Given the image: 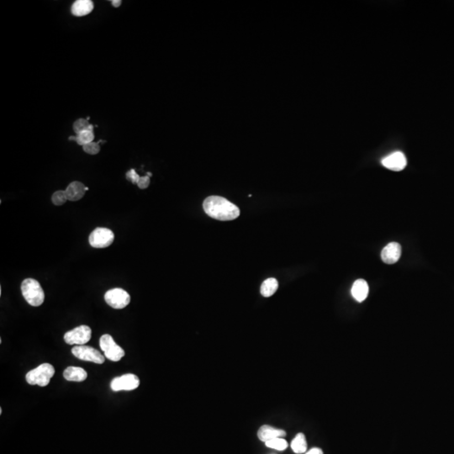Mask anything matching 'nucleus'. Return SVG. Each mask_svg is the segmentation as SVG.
<instances>
[{"mask_svg": "<svg viewBox=\"0 0 454 454\" xmlns=\"http://www.w3.org/2000/svg\"><path fill=\"white\" fill-rule=\"evenodd\" d=\"M21 292L27 303L32 306H40L45 300V293L40 283L34 279H26L21 284Z\"/></svg>", "mask_w": 454, "mask_h": 454, "instance_id": "f03ea898", "label": "nucleus"}, {"mask_svg": "<svg viewBox=\"0 0 454 454\" xmlns=\"http://www.w3.org/2000/svg\"><path fill=\"white\" fill-rule=\"evenodd\" d=\"M121 3H122V2H121V0H112V1H111L112 5L114 6V7H115V8H118V7H120V6H121Z\"/></svg>", "mask_w": 454, "mask_h": 454, "instance_id": "bb28decb", "label": "nucleus"}, {"mask_svg": "<svg viewBox=\"0 0 454 454\" xmlns=\"http://www.w3.org/2000/svg\"><path fill=\"white\" fill-rule=\"evenodd\" d=\"M382 164L384 167L388 169L399 172L405 168L407 164V161H406V158L404 155V153L395 152L384 158L382 160Z\"/></svg>", "mask_w": 454, "mask_h": 454, "instance_id": "9d476101", "label": "nucleus"}, {"mask_svg": "<svg viewBox=\"0 0 454 454\" xmlns=\"http://www.w3.org/2000/svg\"><path fill=\"white\" fill-rule=\"evenodd\" d=\"M265 445L269 449H275L278 451H284L288 448V443L283 437H279V438L268 441L267 443H265Z\"/></svg>", "mask_w": 454, "mask_h": 454, "instance_id": "412c9836", "label": "nucleus"}, {"mask_svg": "<svg viewBox=\"0 0 454 454\" xmlns=\"http://www.w3.org/2000/svg\"><path fill=\"white\" fill-rule=\"evenodd\" d=\"M291 449L297 454L305 453L307 450V442L305 435L303 433L297 434L291 443Z\"/></svg>", "mask_w": 454, "mask_h": 454, "instance_id": "a211bd4d", "label": "nucleus"}, {"mask_svg": "<svg viewBox=\"0 0 454 454\" xmlns=\"http://www.w3.org/2000/svg\"><path fill=\"white\" fill-rule=\"evenodd\" d=\"M104 300L110 307L121 310L129 305L130 296L127 291L120 288H115L107 291L104 294Z\"/></svg>", "mask_w": 454, "mask_h": 454, "instance_id": "0eeeda50", "label": "nucleus"}, {"mask_svg": "<svg viewBox=\"0 0 454 454\" xmlns=\"http://www.w3.org/2000/svg\"><path fill=\"white\" fill-rule=\"evenodd\" d=\"M94 139H95V133H94V130H86V131H84V132L80 133V134H78V135H75V136H70L69 140L71 141H75L78 145L80 146H83L84 147V145L86 144L90 143V142H93L94 141Z\"/></svg>", "mask_w": 454, "mask_h": 454, "instance_id": "6ab92c4d", "label": "nucleus"}, {"mask_svg": "<svg viewBox=\"0 0 454 454\" xmlns=\"http://www.w3.org/2000/svg\"><path fill=\"white\" fill-rule=\"evenodd\" d=\"M139 385L140 380L138 377L135 374H127L113 379L110 383V388L115 392L121 390L130 391L138 388Z\"/></svg>", "mask_w": 454, "mask_h": 454, "instance_id": "1a4fd4ad", "label": "nucleus"}, {"mask_svg": "<svg viewBox=\"0 0 454 454\" xmlns=\"http://www.w3.org/2000/svg\"><path fill=\"white\" fill-rule=\"evenodd\" d=\"M67 199L70 201H78L84 197L86 192V186L80 182L74 181L67 186L66 190Z\"/></svg>", "mask_w": 454, "mask_h": 454, "instance_id": "ddd939ff", "label": "nucleus"}, {"mask_svg": "<svg viewBox=\"0 0 454 454\" xmlns=\"http://www.w3.org/2000/svg\"><path fill=\"white\" fill-rule=\"evenodd\" d=\"M115 235L112 230L104 227H98L89 235V244L95 248H105L112 244Z\"/></svg>", "mask_w": 454, "mask_h": 454, "instance_id": "423d86ee", "label": "nucleus"}, {"mask_svg": "<svg viewBox=\"0 0 454 454\" xmlns=\"http://www.w3.org/2000/svg\"><path fill=\"white\" fill-rule=\"evenodd\" d=\"M279 288V283L277 279H267L265 280L261 286V293L262 296L270 297L273 295Z\"/></svg>", "mask_w": 454, "mask_h": 454, "instance_id": "f3484780", "label": "nucleus"}, {"mask_svg": "<svg viewBox=\"0 0 454 454\" xmlns=\"http://www.w3.org/2000/svg\"><path fill=\"white\" fill-rule=\"evenodd\" d=\"M93 129H94V127L89 123L88 120H85V119H78L73 124V130L76 133V135L86 131V130H93Z\"/></svg>", "mask_w": 454, "mask_h": 454, "instance_id": "aec40b11", "label": "nucleus"}, {"mask_svg": "<svg viewBox=\"0 0 454 454\" xmlns=\"http://www.w3.org/2000/svg\"><path fill=\"white\" fill-rule=\"evenodd\" d=\"M55 374V368L50 363H43L38 366L26 374L27 383L31 385H39L45 387L49 385L50 380Z\"/></svg>", "mask_w": 454, "mask_h": 454, "instance_id": "7ed1b4c3", "label": "nucleus"}, {"mask_svg": "<svg viewBox=\"0 0 454 454\" xmlns=\"http://www.w3.org/2000/svg\"><path fill=\"white\" fill-rule=\"evenodd\" d=\"M140 176L138 175V173L135 172V169H130L129 172H127V180L130 182H131L132 184H137L139 180H140Z\"/></svg>", "mask_w": 454, "mask_h": 454, "instance_id": "b1692460", "label": "nucleus"}, {"mask_svg": "<svg viewBox=\"0 0 454 454\" xmlns=\"http://www.w3.org/2000/svg\"><path fill=\"white\" fill-rule=\"evenodd\" d=\"M368 283L363 279H357L352 287V295L357 301L362 302L368 297Z\"/></svg>", "mask_w": 454, "mask_h": 454, "instance_id": "2eb2a0df", "label": "nucleus"}, {"mask_svg": "<svg viewBox=\"0 0 454 454\" xmlns=\"http://www.w3.org/2000/svg\"><path fill=\"white\" fill-rule=\"evenodd\" d=\"M149 184L150 177L147 175L140 178V180H139L138 183H137V186H138L139 189H141V190H145V189L148 188Z\"/></svg>", "mask_w": 454, "mask_h": 454, "instance_id": "393cba45", "label": "nucleus"}, {"mask_svg": "<svg viewBox=\"0 0 454 454\" xmlns=\"http://www.w3.org/2000/svg\"><path fill=\"white\" fill-rule=\"evenodd\" d=\"M2 412H3V411H2V408H0V414H2Z\"/></svg>", "mask_w": 454, "mask_h": 454, "instance_id": "cd10ccee", "label": "nucleus"}, {"mask_svg": "<svg viewBox=\"0 0 454 454\" xmlns=\"http://www.w3.org/2000/svg\"><path fill=\"white\" fill-rule=\"evenodd\" d=\"M203 208L208 216L218 221H232L240 216V210L236 205L220 196L205 198Z\"/></svg>", "mask_w": 454, "mask_h": 454, "instance_id": "f257e3e1", "label": "nucleus"}, {"mask_svg": "<svg viewBox=\"0 0 454 454\" xmlns=\"http://www.w3.org/2000/svg\"><path fill=\"white\" fill-rule=\"evenodd\" d=\"M83 149H84L85 153H88L89 155H96L99 153L100 151V147H99V143H96V142H90V143L86 144L84 145L83 147Z\"/></svg>", "mask_w": 454, "mask_h": 454, "instance_id": "5701e85b", "label": "nucleus"}, {"mask_svg": "<svg viewBox=\"0 0 454 454\" xmlns=\"http://www.w3.org/2000/svg\"><path fill=\"white\" fill-rule=\"evenodd\" d=\"M67 200H68V199H67V196H66V192H65V191H63V190L57 191V192H55L54 194L52 195V203H53L55 205H57V206L63 205V204H65Z\"/></svg>", "mask_w": 454, "mask_h": 454, "instance_id": "4be33fe9", "label": "nucleus"}, {"mask_svg": "<svg viewBox=\"0 0 454 454\" xmlns=\"http://www.w3.org/2000/svg\"><path fill=\"white\" fill-rule=\"evenodd\" d=\"M401 256V247L397 242H391L383 249L381 259L387 264H393L398 262Z\"/></svg>", "mask_w": 454, "mask_h": 454, "instance_id": "9b49d317", "label": "nucleus"}, {"mask_svg": "<svg viewBox=\"0 0 454 454\" xmlns=\"http://www.w3.org/2000/svg\"><path fill=\"white\" fill-rule=\"evenodd\" d=\"M305 454H323V452L321 449L315 448V449H311L310 451H308Z\"/></svg>", "mask_w": 454, "mask_h": 454, "instance_id": "a878e982", "label": "nucleus"}, {"mask_svg": "<svg viewBox=\"0 0 454 454\" xmlns=\"http://www.w3.org/2000/svg\"><path fill=\"white\" fill-rule=\"evenodd\" d=\"M92 337V330L88 325H79L64 335V341L68 345L83 346Z\"/></svg>", "mask_w": 454, "mask_h": 454, "instance_id": "39448f33", "label": "nucleus"}, {"mask_svg": "<svg viewBox=\"0 0 454 454\" xmlns=\"http://www.w3.org/2000/svg\"><path fill=\"white\" fill-rule=\"evenodd\" d=\"M72 354L78 359L95 362L98 364L104 363L105 360L104 355H102L98 350L89 346H76L72 348Z\"/></svg>", "mask_w": 454, "mask_h": 454, "instance_id": "6e6552de", "label": "nucleus"}, {"mask_svg": "<svg viewBox=\"0 0 454 454\" xmlns=\"http://www.w3.org/2000/svg\"><path fill=\"white\" fill-rule=\"evenodd\" d=\"M94 9V3L90 0H77L72 3L71 12L77 17L89 15Z\"/></svg>", "mask_w": 454, "mask_h": 454, "instance_id": "4468645a", "label": "nucleus"}, {"mask_svg": "<svg viewBox=\"0 0 454 454\" xmlns=\"http://www.w3.org/2000/svg\"><path fill=\"white\" fill-rule=\"evenodd\" d=\"M99 346L104 352V357L112 362H119L126 354L124 349L117 345L112 336L108 334L101 336Z\"/></svg>", "mask_w": 454, "mask_h": 454, "instance_id": "20e7f679", "label": "nucleus"}, {"mask_svg": "<svg viewBox=\"0 0 454 454\" xmlns=\"http://www.w3.org/2000/svg\"><path fill=\"white\" fill-rule=\"evenodd\" d=\"M65 380L72 382H83L88 377L86 371L78 367H68L64 372Z\"/></svg>", "mask_w": 454, "mask_h": 454, "instance_id": "dca6fc26", "label": "nucleus"}, {"mask_svg": "<svg viewBox=\"0 0 454 454\" xmlns=\"http://www.w3.org/2000/svg\"><path fill=\"white\" fill-rule=\"evenodd\" d=\"M286 435L284 430L281 429L274 428L273 426L268 425H264L261 426L258 431V437L259 440L262 442L267 443L268 441L279 438V437H284Z\"/></svg>", "mask_w": 454, "mask_h": 454, "instance_id": "f8f14e48", "label": "nucleus"}]
</instances>
